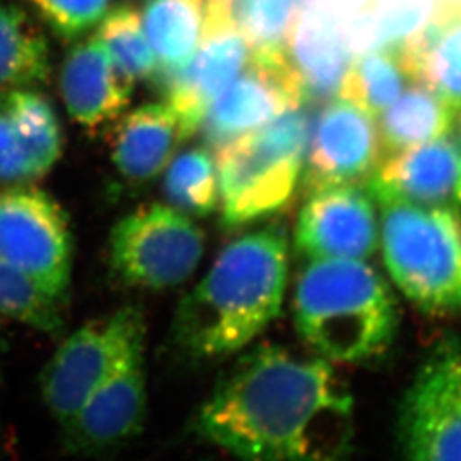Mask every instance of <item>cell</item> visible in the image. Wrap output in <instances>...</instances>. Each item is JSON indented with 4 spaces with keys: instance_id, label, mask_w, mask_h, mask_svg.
Masks as SVG:
<instances>
[{
    "instance_id": "1",
    "label": "cell",
    "mask_w": 461,
    "mask_h": 461,
    "mask_svg": "<svg viewBox=\"0 0 461 461\" xmlns=\"http://www.w3.org/2000/svg\"><path fill=\"white\" fill-rule=\"evenodd\" d=\"M192 430L238 461H346L354 400L329 361L267 344L215 386Z\"/></svg>"
},
{
    "instance_id": "2",
    "label": "cell",
    "mask_w": 461,
    "mask_h": 461,
    "mask_svg": "<svg viewBox=\"0 0 461 461\" xmlns=\"http://www.w3.org/2000/svg\"><path fill=\"white\" fill-rule=\"evenodd\" d=\"M287 277L284 228L268 226L236 238L180 299L166 340L169 356L198 366L247 348L279 316Z\"/></svg>"
},
{
    "instance_id": "3",
    "label": "cell",
    "mask_w": 461,
    "mask_h": 461,
    "mask_svg": "<svg viewBox=\"0 0 461 461\" xmlns=\"http://www.w3.org/2000/svg\"><path fill=\"white\" fill-rule=\"evenodd\" d=\"M294 325L314 356L364 363L395 340V297L366 260H310L297 276Z\"/></svg>"
},
{
    "instance_id": "4",
    "label": "cell",
    "mask_w": 461,
    "mask_h": 461,
    "mask_svg": "<svg viewBox=\"0 0 461 461\" xmlns=\"http://www.w3.org/2000/svg\"><path fill=\"white\" fill-rule=\"evenodd\" d=\"M379 203V245L396 287L417 308L461 316V226L455 211L392 197Z\"/></svg>"
},
{
    "instance_id": "5",
    "label": "cell",
    "mask_w": 461,
    "mask_h": 461,
    "mask_svg": "<svg viewBox=\"0 0 461 461\" xmlns=\"http://www.w3.org/2000/svg\"><path fill=\"white\" fill-rule=\"evenodd\" d=\"M310 120L293 110L217 149L221 224L228 230L284 211L303 173Z\"/></svg>"
},
{
    "instance_id": "6",
    "label": "cell",
    "mask_w": 461,
    "mask_h": 461,
    "mask_svg": "<svg viewBox=\"0 0 461 461\" xmlns=\"http://www.w3.org/2000/svg\"><path fill=\"white\" fill-rule=\"evenodd\" d=\"M205 238L192 217L152 203L125 215L108 241V264L120 284L166 291L190 279L203 257Z\"/></svg>"
},
{
    "instance_id": "7",
    "label": "cell",
    "mask_w": 461,
    "mask_h": 461,
    "mask_svg": "<svg viewBox=\"0 0 461 461\" xmlns=\"http://www.w3.org/2000/svg\"><path fill=\"white\" fill-rule=\"evenodd\" d=\"M142 342L146 318L137 304H125L64 339L40 378L41 396L53 419L66 428L99 384Z\"/></svg>"
},
{
    "instance_id": "8",
    "label": "cell",
    "mask_w": 461,
    "mask_h": 461,
    "mask_svg": "<svg viewBox=\"0 0 461 461\" xmlns=\"http://www.w3.org/2000/svg\"><path fill=\"white\" fill-rule=\"evenodd\" d=\"M74 241L66 211L33 185L0 186V257L62 306L68 299Z\"/></svg>"
},
{
    "instance_id": "9",
    "label": "cell",
    "mask_w": 461,
    "mask_h": 461,
    "mask_svg": "<svg viewBox=\"0 0 461 461\" xmlns=\"http://www.w3.org/2000/svg\"><path fill=\"white\" fill-rule=\"evenodd\" d=\"M400 436L405 461H461V340L436 347L417 371Z\"/></svg>"
},
{
    "instance_id": "10",
    "label": "cell",
    "mask_w": 461,
    "mask_h": 461,
    "mask_svg": "<svg viewBox=\"0 0 461 461\" xmlns=\"http://www.w3.org/2000/svg\"><path fill=\"white\" fill-rule=\"evenodd\" d=\"M304 101V86L287 49L251 51L245 70L214 99L198 131L205 148L217 150L277 116L299 110Z\"/></svg>"
},
{
    "instance_id": "11",
    "label": "cell",
    "mask_w": 461,
    "mask_h": 461,
    "mask_svg": "<svg viewBox=\"0 0 461 461\" xmlns=\"http://www.w3.org/2000/svg\"><path fill=\"white\" fill-rule=\"evenodd\" d=\"M251 49L232 23L226 0H207L203 32L192 59L178 70L156 72L152 86L182 120L188 139L214 99L248 66Z\"/></svg>"
},
{
    "instance_id": "12",
    "label": "cell",
    "mask_w": 461,
    "mask_h": 461,
    "mask_svg": "<svg viewBox=\"0 0 461 461\" xmlns=\"http://www.w3.org/2000/svg\"><path fill=\"white\" fill-rule=\"evenodd\" d=\"M306 146L304 194L339 185H363L383 161L375 116L346 99H333L321 108Z\"/></svg>"
},
{
    "instance_id": "13",
    "label": "cell",
    "mask_w": 461,
    "mask_h": 461,
    "mask_svg": "<svg viewBox=\"0 0 461 461\" xmlns=\"http://www.w3.org/2000/svg\"><path fill=\"white\" fill-rule=\"evenodd\" d=\"M294 241L310 260H367L379 247L375 198L364 185H339L308 194Z\"/></svg>"
},
{
    "instance_id": "14",
    "label": "cell",
    "mask_w": 461,
    "mask_h": 461,
    "mask_svg": "<svg viewBox=\"0 0 461 461\" xmlns=\"http://www.w3.org/2000/svg\"><path fill=\"white\" fill-rule=\"evenodd\" d=\"M148 412L146 342L133 347L64 428L76 453L99 455L129 443Z\"/></svg>"
},
{
    "instance_id": "15",
    "label": "cell",
    "mask_w": 461,
    "mask_h": 461,
    "mask_svg": "<svg viewBox=\"0 0 461 461\" xmlns=\"http://www.w3.org/2000/svg\"><path fill=\"white\" fill-rule=\"evenodd\" d=\"M62 148V127L49 99L30 87L0 91V186L43 180Z\"/></svg>"
},
{
    "instance_id": "16",
    "label": "cell",
    "mask_w": 461,
    "mask_h": 461,
    "mask_svg": "<svg viewBox=\"0 0 461 461\" xmlns=\"http://www.w3.org/2000/svg\"><path fill=\"white\" fill-rule=\"evenodd\" d=\"M366 186L373 197L455 211L461 203V144L445 135L390 154Z\"/></svg>"
},
{
    "instance_id": "17",
    "label": "cell",
    "mask_w": 461,
    "mask_h": 461,
    "mask_svg": "<svg viewBox=\"0 0 461 461\" xmlns=\"http://www.w3.org/2000/svg\"><path fill=\"white\" fill-rule=\"evenodd\" d=\"M133 86L116 68L99 36L72 47L60 70V93L67 112L89 132L110 129L123 115L131 104Z\"/></svg>"
},
{
    "instance_id": "18",
    "label": "cell",
    "mask_w": 461,
    "mask_h": 461,
    "mask_svg": "<svg viewBox=\"0 0 461 461\" xmlns=\"http://www.w3.org/2000/svg\"><path fill=\"white\" fill-rule=\"evenodd\" d=\"M188 135L167 103H149L120 116L110 127L112 161L129 186L158 178Z\"/></svg>"
},
{
    "instance_id": "19",
    "label": "cell",
    "mask_w": 461,
    "mask_h": 461,
    "mask_svg": "<svg viewBox=\"0 0 461 461\" xmlns=\"http://www.w3.org/2000/svg\"><path fill=\"white\" fill-rule=\"evenodd\" d=\"M415 83L461 108V0H432L428 21L402 45Z\"/></svg>"
},
{
    "instance_id": "20",
    "label": "cell",
    "mask_w": 461,
    "mask_h": 461,
    "mask_svg": "<svg viewBox=\"0 0 461 461\" xmlns=\"http://www.w3.org/2000/svg\"><path fill=\"white\" fill-rule=\"evenodd\" d=\"M287 53L303 81L308 101H323L339 91L352 60L337 21L327 11L308 4L289 34Z\"/></svg>"
},
{
    "instance_id": "21",
    "label": "cell",
    "mask_w": 461,
    "mask_h": 461,
    "mask_svg": "<svg viewBox=\"0 0 461 461\" xmlns=\"http://www.w3.org/2000/svg\"><path fill=\"white\" fill-rule=\"evenodd\" d=\"M456 113L458 110L445 96L426 84L412 83L381 113L378 131L383 156L445 137Z\"/></svg>"
},
{
    "instance_id": "22",
    "label": "cell",
    "mask_w": 461,
    "mask_h": 461,
    "mask_svg": "<svg viewBox=\"0 0 461 461\" xmlns=\"http://www.w3.org/2000/svg\"><path fill=\"white\" fill-rule=\"evenodd\" d=\"M140 19L158 60L156 72H173L197 50L205 5L203 0H146Z\"/></svg>"
},
{
    "instance_id": "23",
    "label": "cell",
    "mask_w": 461,
    "mask_h": 461,
    "mask_svg": "<svg viewBox=\"0 0 461 461\" xmlns=\"http://www.w3.org/2000/svg\"><path fill=\"white\" fill-rule=\"evenodd\" d=\"M50 76L47 36L17 5H0V89L33 87Z\"/></svg>"
},
{
    "instance_id": "24",
    "label": "cell",
    "mask_w": 461,
    "mask_h": 461,
    "mask_svg": "<svg viewBox=\"0 0 461 461\" xmlns=\"http://www.w3.org/2000/svg\"><path fill=\"white\" fill-rule=\"evenodd\" d=\"M413 81L400 49H373L350 60L339 86L340 98L379 116Z\"/></svg>"
},
{
    "instance_id": "25",
    "label": "cell",
    "mask_w": 461,
    "mask_h": 461,
    "mask_svg": "<svg viewBox=\"0 0 461 461\" xmlns=\"http://www.w3.org/2000/svg\"><path fill=\"white\" fill-rule=\"evenodd\" d=\"M167 205L188 217H209L219 209L217 166L207 148L186 149L166 167Z\"/></svg>"
},
{
    "instance_id": "26",
    "label": "cell",
    "mask_w": 461,
    "mask_h": 461,
    "mask_svg": "<svg viewBox=\"0 0 461 461\" xmlns=\"http://www.w3.org/2000/svg\"><path fill=\"white\" fill-rule=\"evenodd\" d=\"M0 314L50 337L66 330L62 304L45 294L33 280L0 257Z\"/></svg>"
},
{
    "instance_id": "27",
    "label": "cell",
    "mask_w": 461,
    "mask_h": 461,
    "mask_svg": "<svg viewBox=\"0 0 461 461\" xmlns=\"http://www.w3.org/2000/svg\"><path fill=\"white\" fill-rule=\"evenodd\" d=\"M98 36L116 68L133 84L150 81L158 70L140 14L129 5L106 13L98 24Z\"/></svg>"
},
{
    "instance_id": "28",
    "label": "cell",
    "mask_w": 461,
    "mask_h": 461,
    "mask_svg": "<svg viewBox=\"0 0 461 461\" xmlns=\"http://www.w3.org/2000/svg\"><path fill=\"white\" fill-rule=\"evenodd\" d=\"M308 0H226L230 19L251 51L287 49L289 34Z\"/></svg>"
},
{
    "instance_id": "29",
    "label": "cell",
    "mask_w": 461,
    "mask_h": 461,
    "mask_svg": "<svg viewBox=\"0 0 461 461\" xmlns=\"http://www.w3.org/2000/svg\"><path fill=\"white\" fill-rule=\"evenodd\" d=\"M53 33L66 41L79 40L106 16L110 0H26Z\"/></svg>"
},
{
    "instance_id": "30",
    "label": "cell",
    "mask_w": 461,
    "mask_h": 461,
    "mask_svg": "<svg viewBox=\"0 0 461 461\" xmlns=\"http://www.w3.org/2000/svg\"><path fill=\"white\" fill-rule=\"evenodd\" d=\"M415 28H419V11L415 7H398L379 17L371 47L400 49L415 32Z\"/></svg>"
},
{
    "instance_id": "31",
    "label": "cell",
    "mask_w": 461,
    "mask_h": 461,
    "mask_svg": "<svg viewBox=\"0 0 461 461\" xmlns=\"http://www.w3.org/2000/svg\"><path fill=\"white\" fill-rule=\"evenodd\" d=\"M455 214H456V217H458V221H460V226H461V203L455 209Z\"/></svg>"
},
{
    "instance_id": "32",
    "label": "cell",
    "mask_w": 461,
    "mask_h": 461,
    "mask_svg": "<svg viewBox=\"0 0 461 461\" xmlns=\"http://www.w3.org/2000/svg\"><path fill=\"white\" fill-rule=\"evenodd\" d=\"M2 352H4V342H2V339H0V364H2Z\"/></svg>"
},
{
    "instance_id": "33",
    "label": "cell",
    "mask_w": 461,
    "mask_h": 461,
    "mask_svg": "<svg viewBox=\"0 0 461 461\" xmlns=\"http://www.w3.org/2000/svg\"><path fill=\"white\" fill-rule=\"evenodd\" d=\"M461 110V108H460ZM458 133H460V144H461V113H460V120H458Z\"/></svg>"
},
{
    "instance_id": "34",
    "label": "cell",
    "mask_w": 461,
    "mask_h": 461,
    "mask_svg": "<svg viewBox=\"0 0 461 461\" xmlns=\"http://www.w3.org/2000/svg\"><path fill=\"white\" fill-rule=\"evenodd\" d=\"M205 2H207V0H205Z\"/></svg>"
}]
</instances>
